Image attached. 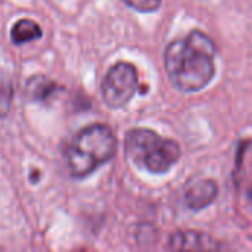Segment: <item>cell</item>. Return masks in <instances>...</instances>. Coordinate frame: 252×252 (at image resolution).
Instances as JSON below:
<instances>
[{
    "label": "cell",
    "mask_w": 252,
    "mask_h": 252,
    "mask_svg": "<svg viewBox=\"0 0 252 252\" xmlns=\"http://www.w3.org/2000/svg\"><path fill=\"white\" fill-rule=\"evenodd\" d=\"M216 55L214 41L199 30L171 41L164 53L170 81L186 93L205 89L216 75Z\"/></svg>",
    "instance_id": "1"
},
{
    "label": "cell",
    "mask_w": 252,
    "mask_h": 252,
    "mask_svg": "<svg viewBox=\"0 0 252 252\" xmlns=\"http://www.w3.org/2000/svg\"><path fill=\"white\" fill-rule=\"evenodd\" d=\"M127 158L139 168L152 174H165L180 158V146L149 128H133L126 134Z\"/></svg>",
    "instance_id": "3"
},
{
    "label": "cell",
    "mask_w": 252,
    "mask_h": 252,
    "mask_svg": "<svg viewBox=\"0 0 252 252\" xmlns=\"http://www.w3.org/2000/svg\"><path fill=\"white\" fill-rule=\"evenodd\" d=\"M62 87L46 75H32L27 81V94L34 102H46Z\"/></svg>",
    "instance_id": "6"
},
{
    "label": "cell",
    "mask_w": 252,
    "mask_h": 252,
    "mask_svg": "<svg viewBox=\"0 0 252 252\" xmlns=\"http://www.w3.org/2000/svg\"><path fill=\"white\" fill-rule=\"evenodd\" d=\"M139 86L137 69L130 62H117L114 63L103 81H102V97L106 106L111 109L124 108L136 94Z\"/></svg>",
    "instance_id": "4"
},
{
    "label": "cell",
    "mask_w": 252,
    "mask_h": 252,
    "mask_svg": "<svg viewBox=\"0 0 252 252\" xmlns=\"http://www.w3.org/2000/svg\"><path fill=\"white\" fill-rule=\"evenodd\" d=\"M202 233L196 232H177L170 239V248L173 250H210L216 248L211 241Z\"/></svg>",
    "instance_id": "8"
},
{
    "label": "cell",
    "mask_w": 252,
    "mask_h": 252,
    "mask_svg": "<svg viewBox=\"0 0 252 252\" xmlns=\"http://www.w3.org/2000/svg\"><path fill=\"white\" fill-rule=\"evenodd\" d=\"M13 96V86L12 80L7 72L0 69V117H4L10 108Z\"/></svg>",
    "instance_id": "9"
},
{
    "label": "cell",
    "mask_w": 252,
    "mask_h": 252,
    "mask_svg": "<svg viewBox=\"0 0 252 252\" xmlns=\"http://www.w3.org/2000/svg\"><path fill=\"white\" fill-rule=\"evenodd\" d=\"M219 188L214 180H198L185 190V204L195 211L210 207L217 198Z\"/></svg>",
    "instance_id": "5"
},
{
    "label": "cell",
    "mask_w": 252,
    "mask_h": 252,
    "mask_svg": "<svg viewBox=\"0 0 252 252\" xmlns=\"http://www.w3.org/2000/svg\"><path fill=\"white\" fill-rule=\"evenodd\" d=\"M248 196H250V199H251V202H252V186L250 188V192H248Z\"/></svg>",
    "instance_id": "11"
},
{
    "label": "cell",
    "mask_w": 252,
    "mask_h": 252,
    "mask_svg": "<svg viewBox=\"0 0 252 252\" xmlns=\"http://www.w3.org/2000/svg\"><path fill=\"white\" fill-rule=\"evenodd\" d=\"M41 35H43L41 27L30 18H22V19L16 21L10 30L12 43L18 44V46L38 40V38H41Z\"/></svg>",
    "instance_id": "7"
},
{
    "label": "cell",
    "mask_w": 252,
    "mask_h": 252,
    "mask_svg": "<svg viewBox=\"0 0 252 252\" xmlns=\"http://www.w3.org/2000/svg\"><path fill=\"white\" fill-rule=\"evenodd\" d=\"M123 1L140 13H151L159 9L162 0H123Z\"/></svg>",
    "instance_id": "10"
},
{
    "label": "cell",
    "mask_w": 252,
    "mask_h": 252,
    "mask_svg": "<svg viewBox=\"0 0 252 252\" xmlns=\"http://www.w3.org/2000/svg\"><path fill=\"white\" fill-rule=\"evenodd\" d=\"M118 148L112 128L106 124H90L81 128L69 142L65 159L74 179H86L109 162Z\"/></svg>",
    "instance_id": "2"
}]
</instances>
